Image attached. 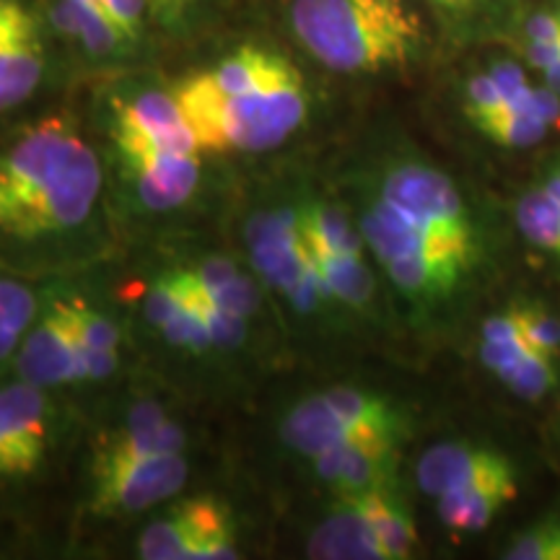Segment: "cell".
<instances>
[{
  "mask_svg": "<svg viewBox=\"0 0 560 560\" xmlns=\"http://www.w3.org/2000/svg\"><path fill=\"white\" fill-rule=\"evenodd\" d=\"M380 195L395 202L402 213H408L423 229L478 247V236H475L465 200H462L457 185L444 172L433 170L429 164H418V161L397 164L384 177Z\"/></svg>",
  "mask_w": 560,
  "mask_h": 560,
  "instance_id": "8992f818",
  "label": "cell"
},
{
  "mask_svg": "<svg viewBox=\"0 0 560 560\" xmlns=\"http://www.w3.org/2000/svg\"><path fill=\"white\" fill-rule=\"evenodd\" d=\"M45 19L60 37L81 42L83 50L96 58L122 52L128 45V37L117 30L102 0H47Z\"/></svg>",
  "mask_w": 560,
  "mask_h": 560,
  "instance_id": "e0dca14e",
  "label": "cell"
},
{
  "mask_svg": "<svg viewBox=\"0 0 560 560\" xmlns=\"http://www.w3.org/2000/svg\"><path fill=\"white\" fill-rule=\"evenodd\" d=\"M478 130L482 136L493 138L495 143L511 145V149H524V145L540 143L545 132H548V122L540 120L537 115H532L527 109H514L506 102L493 117H488Z\"/></svg>",
  "mask_w": 560,
  "mask_h": 560,
  "instance_id": "484cf974",
  "label": "cell"
},
{
  "mask_svg": "<svg viewBox=\"0 0 560 560\" xmlns=\"http://www.w3.org/2000/svg\"><path fill=\"white\" fill-rule=\"evenodd\" d=\"M529 42H560V16L537 13L527 24Z\"/></svg>",
  "mask_w": 560,
  "mask_h": 560,
  "instance_id": "f35d334b",
  "label": "cell"
},
{
  "mask_svg": "<svg viewBox=\"0 0 560 560\" xmlns=\"http://www.w3.org/2000/svg\"><path fill=\"white\" fill-rule=\"evenodd\" d=\"M187 439L177 420H172L156 402H140L132 408L120 431L96 452L94 475L117 470L132 462L161 457V454H182Z\"/></svg>",
  "mask_w": 560,
  "mask_h": 560,
  "instance_id": "7c38bea8",
  "label": "cell"
},
{
  "mask_svg": "<svg viewBox=\"0 0 560 560\" xmlns=\"http://www.w3.org/2000/svg\"><path fill=\"white\" fill-rule=\"evenodd\" d=\"M11 374L42 389L86 382L79 342L73 340L66 319L50 299H42V310L24 335Z\"/></svg>",
  "mask_w": 560,
  "mask_h": 560,
  "instance_id": "9c48e42d",
  "label": "cell"
},
{
  "mask_svg": "<svg viewBox=\"0 0 560 560\" xmlns=\"http://www.w3.org/2000/svg\"><path fill=\"white\" fill-rule=\"evenodd\" d=\"M361 234L382 265L408 260V257H431V260L452 262L462 270H470L475 252H478V247H470V244L454 242L450 236L423 229L382 195L363 213Z\"/></svg>",
  "mask_w": 560,
  "mask_h": 560,
  "instance_id": "52a82bcc",
  "label": "cell"
},
{
  "mask_svg": "<svg viewBox=\"0 0 560 560\" xmlns=\"http://www.w3.org/2000/svg\"><path fill=\"white\" fill-rule=\"evenodd\" d=\"M280 436H283L285 446L293 452L304 454V457H317V454L332 450V446L348 444V441H384L374 439L346 418H340L332 410V405L325 400V395H314L301 400L289 416H285L283 425H280ZM395 444V441H389Z\"/></svg>",
  "mask_w": 560,
  "mask_h": 560,
  "instance_id": "9a60e30c",
  "label": "cell"
},
{
  "mask_svg": "<svg viewBox=\"0 0 560 560\" xmlns=\"http://www.w3.org/2000/svg\"><path fill=\"white\" fill-rule=\"evenodd\" d=\"M102 5L128 42H136L140 30H143L145 11L151 9L149 0H102Z\"/></svg>",
  "mask_w": 560,
  "mask_h": 560,
  "instance_id": "e575fe53",
  "label": "cell"
},
{
  "mask_svg": "<svg viewBox=\"0 0 560 560\" xmlns=\"http://www.w3.org/2000/svg\"><path fill=\"white\" fill-rule=\"evenodd\" d=\"M112 138L117 149L143 145L170 153H202L174 91H140L128 102H117Z\"/></svg>",
  "mask_w": 560,
  "mask_h": 560,
  "instance_id": "30bf717a",
  "label": "cell"
},
{
  "mask_svg": "<svg viewBox=\"0 0 560 560\" xmlns=\"http://www.w3.org/2000/svg\"><path fill=\"white\" fill-rule=\"evenodd\" d=\"M545 81H548V89H552L560 96V60L552 62L550 68H545Z\"/></svg>",
  "mask_w": 560,
  "mask_h": 560,
  "instance_id": "b9f144b4",
  "label": "cell"
},
{
  "mask_svg": "<svg viewBox=\"0 0 560 560\" xmlns=\"http://www.w3.org/2000/svg\"><path fill=\"white\" fill-rule=\"evenodd\" d=\"M348 499H353L363 509V514L369 516L371 527H374L376 537L387 550L389 560L408 558L412 548H416V524H412L410 514L400 503L389 495L387 488L376 490H363V493H350Z\"/></svg>",
  "mask_w": 560,
  "mask_h": 560,
  "instance_id": "ffe728a7",
  "label": "cell"
},
{
  "mask_svg": "<svg viewBox=\"0 0 560 560\" xmlns=\"http://www.w3.org/2000/svg\"><path fill=\"white\" fill-rule=\"evenodd\" d=\"M392 450L395 444L389 441H348L312 457V465L314 472L327 486L338 488L342 495L363 493V490L387 488Z\"/></svg>",
  "mask_w": 560,
  "mask_h": 560,
  "instance_id": "4fadbf2b",
  "label": "cell"
},
{
  "mask_svg": "<svg viewBox=\"0 0 560 560\" xmlns=\"http://www.w3.org/2000/svg\"><path fill=\"white\" fill-rule=\"evenodd\" d=\"M529 109L548 125L560 122V96L552 89H532Z\"/></svg>",
  "mask_w": 560,
  "mask_h": 560,
  "instance_id": "74e56055",
  "label": "cell"
},
{
  "mask_svg": "<svg viewBox=\"0 0 560 560\" xmlns=\"http://www.w3.org/2000/svg\"><path fill=\"white\" fill-rule=\"evenodd\" d=\"M431 3H436L439 9H444V11H465V9H470L475 0H431Z\"/></svg>",
  "mask_w": 560,
  "mask_h": 560,
  "instance_id": "7bdbcfd3",
  "label": "cell"
},
{
  "mask_svg": "<svg viewBox=\"0 0 560 560\" xmlns=\"http://www.w3.org/2000/svg\"><path fill=\"white\" fill-rule=\"evenodd\" d=\"M187 482V459L182 454H161L94 475V514H136L172 499Z\"/></svg>",
  "mask_w": 560,
  "mask_h": 560,
  "instance_id": "ba28073f",
  "label": "cell"
},
{
  "mask_svg": "<svg viewBox=\"0 0 560 560\" xmlns=\"http://www.w3.org/2000/svg\"><path fill=\"white\" fill-rule=\"evenodd\" d=\"M511 470V462L493 450L470 444H439L418 462V486L429 495H444L488 475Z\"/></svg>",
  "mask_w": 560,
  "mask_h": 560,
  "instance_id": "5bb4252c",
  "label": "cell"
},
{
  "mask_svg": "<svg viewBox=\"0 0 560 560\" xmlns=\"http://www.w3.org/2000/svg\"><path fill=\"white\" fill-rule=\"evenodd\" d=\"M190 0H149V5L161 16H177V13L185 9Z\"/></svg>",
  "mask_w": 560,
  "mask_h": 560,
  "instance_id": "60d3db41",
  "label": "cell"
},
{
  "mask_svg": "<svg viewBox=\"0 0 560 560\" xmlns=\"http://www.w3.org/2000/svg\"><path fill=\"white\" fill-rule=\"evenodd\" d=\"M299 221L306 247L312 252L363 257V242L366 240L340 208L327 206V202H310L299 210Z\"/></svg>",
  "mask_w": 560,
  "mask_h": 560,
  "instance_id": "44dd1931",
  "label": "cell"
},
{
  "mask_svg": "<svg viewBox=\"0 0 560 560\" xmlns=\"http://www.w3.org/2000/svg\"><path fill=\"white\" fill-rule=\"evenodd\" d=\"M516 495L514 467L439 495V516L450 529L478 532Z\"/></svg>",
  "mask_w": 560,
  "mask_h": 560,
  "instance_id": "ac0fdd59",
  "label": "cell"
},
{
  "mask_svg": "<svg viewBox=\"0 0 560 560\" xmlns=\"http://www.w3.org/2000/svg\"><path fill=\"white\" fill-rule=\"evenodd\" d=\"M310 257L330 299H338L348 306H366L374 296V276L363 257L325 255V252L312 249Z\"/></svg>",
  "mask_w": 560,
  "mask_h": 560,
  "instance_id": "603a6c76",
  "label": "cell"
},
{
  "mask_svg": "<svg viewBox=\"0 0 560 560\" xmlns=\"http://www.w3.org/2000/svg\"><path fill=\"white\" fill-rule=\"evenodd\" d=\"M465 100H467V115H470L475 128H480L488 117H493L495 112L506 104L499 83L493 81V75L490 73H482V75H475V79H470V83H467Z\"/></svg>",
  "mask_w": 560,
  "mask_h": 560,
  "instance_id": "d6a6232c",
  "label": "cell"
},
{
  "mask_svg": "<svg viewBox=\"0 0 560 560\" xmlns=\"http://www.w3.org/2000/svg\"><path fill=\"white\" fill-rule=\"evenodd\" d=\"M145 560H231L240 556L226 509L210 499L182 501L140 535Z\"/></svg>",
  "mask_w": 560,
  "mask_h": 560,
  "instance_id": "5b68a950",
  "label": "cell"
},
{
  "mask_svg": "<svg viewBox=\"0 0 560 560\" xmlns=\"http://www.w3.org/2000/svg\"><path fill=\"white\" fill-rule=\"evenodd\" d=\"M552 363L556 361H552L550 355L537 353L535 350V353H529L527 359H522L520 363H516L514 369H509L501 380L506 382L509 387L516 392V395L527 397V400H540V397L548 395V392L556 387V382H558Z\"/></svg>",
  "mask_w": 560,
  "mask_h": 560,
  "instance_id": "4316f807",
  "label": "cell"
},
{
  "mask_svg": "<svg viewBox=\"0 0 560 560\" xmlns=\"http://www.w3.org/2000/svg\"><path fill=\"white\" fill-rule=\"evenodd\" d=\"M490 75H493V81L499 83L503 100H506L511 107L532 112L529 109L532 89L527 79H524L520 66H514V62H499V66H493V70H490Z\"/></svg>",
  "mask_w": 560,
  "mask_h": 560,
  "instance_id": "836d02e7",
  "label": "cell"
},
{
  "mask_svg": "<svg viewBox=\"0 0 560 560\" xmlns=\"http://www.w3.org/2000/svg\"><path fill=\"white\" fill-rule=\"evenodd\" d=\"M195 306V304H187ZM206 319L208 335H210V348H236L242 346L244 338H247V319L240 317V314L223 312L219 306H213L210 301L206 304L195 306Z\"/></svg>",
  "mask_w": 560,
  "mask_h": 560,
  "instance_id": "f546056e",
  "label": "cell"
},
{
  "mask_svg": "<svg viewBox=\"0 0 560 560\" xmlns=\"http://www.w3.org/2000/svg\"><path fill=\"white\" fill-rule=\"evenodd\" d=\"M516 312H520L522 332L529 346L556 361L560 355V322L537 304H520Z\"/></svg>",
  "mask_w": 560,
  "mask_h": 560,
  "instance_id": "83f0119b",
  "label": "cell"
},
{
  "mask_svg": "<svg viewBox=\"0 0 560 560\" xmlns=\"http://www.w3.org/2000/svg\"><path fill=\"white\" fill-rule=\"evenodd\" d=\"M120 156L140 202L151 210H172L190 200L200 182V153H170L143 145H120Z\"/></svg>",
  "mask_w": 560,
  "mask_h": 560,
  "instance_id": "8fae6325",
  "label": "cell"
},
{
  "mask_svg": "<svg viewBox=\"0 0 560 560\" xmlns=\"http://www.w3.org/2000/svg\"><path fill=\"white\" fill-rule=\"evenodd\" d=\"M322 395L340 418H346L348 423H353L355 429L369 433V436L384 441H397V436H400L402 420L384 397L353 387H335L322 392Z\"/></svg>",
  "mask_w": 560,
  "mask_h": 560,
  "instance_id": "7402d4cb",
  "label": "cell"
},
{
  "mask_svg": "<svg viewBox=\"0 0 560 560\" xmlns=\"http://www.w3.org/2000/svg\"><path fill=\"white\" fill-rule=\"evenodd\" d=\"M81 366L86 382L107 380L117 369V350H81Z\"/></svg>",
  "mask_w": 560,
  "mask_h": 560,
  "instance_id": "8d00e7d4",
  "label": "cell"
},
{
  "mask_svg": "<svg viewBox=\"0 0 560 560\" xmlns=\"http://www.w3.org/2000/svg\"><path fill=\"white\" fill-rule=\"evenodd\" d=\"M310 558L319 560H389L387 550L371 527L363 509L348 495L342 506L335 509L325 522L314 529L310 540Z\"/></svg>",
  "mask_w": 560,
  "mask_h": 560,
  "instance_id": "2e32d148",
  "label": "cell"
},
{
  "mask_svg": "<svg viewBox=\"0 0 560 560\" xmlns=\"http://www.w3.org/2000/svg\"><path fill=\"white\" fill-rule=\"evenodd\" d=\"M182 310H185V291H182L179 272L177 276L159 278L149 296H145V317H149L151 325L164 327Z\"/></svg>",
  "mask_w": 560,
  "mask_h": 560,
  "instance_id": "4dcf8cb0",
  "label": "cell"
},
{
  "mask_svg": "<svg viewBox=\"0 0 560 560\" xmlns=\"http://www.w3.org/2000/svg\"><path fill=\"white\" fill-rule=\"evenodd\" d=\"M45 26L37 0H0V128L13 122L45 83Z\"/></svg>",
  "mask_w": 560,
  "mask_h": 560,
  "instance_id": "277c9868",
  "label": "cell"
},
{
  "mask_svg": "<svg viewBox=\"0 0 560 560\" xmlns=\"http://www.w3.org/2000/svg\"><path fill=\"white\" fill-rule=\"evenodd\" d=\"M208 299H210V304L219 306V310L231 312V314H240V317H244V319H249L252 314L257 312V304H260V293H257V285L252 283V280L244 276V272L240 278L229 280V283L221 285V289L208 291Z\"/></svg>",
  "mask_w": 560,
  "mask_h": 560,
  "instance_id": "1f68e13d",
  "label": "cell"
},
{
  "mask_svg": "<svg viewBox=\"0 0 560 560\" xmlns=\"http://www.w3.org/2000/svg\"><path fill=\"white\" fill-rule=\"evenodd\" d=\"M527 58L535 68H550L552 62L560 60V42H529Z\"/></svg>",
  "mask_w": 560,
  "mask_h": 560,
  "instance_id": "ab89813d",
  "label": "cell"
},
{
  "mask_svg": "<svg viewBox=\"0 0 560 560\" xmlns=\"http://www.w3.org/2000/svg\"><path fill=\"white\" fill-rule=\"evenodd\" d=\"M291 26L335 73L402 68L423 45V24L405 0H293Z\"/></svg>",
  "mask_w": 560,
  "mask_h": 560,
  "instance_id": "3957f363",
  "label": "cell"
},
{
  "mask_svg": "<svg viewBox=\"0 0 560 560\" xmlns=\"http://www.w3.org/2000/svg\"><path fill=\"white\" fill-rule=\"evenodd\" d=\"M42 296L26 272L0 262V376L11 374L24 335L37 319Z\"/></svg>",
  "mask_w": 560,
  "mask_h": 560,
  "instance_id": "d6986e66",
  "label": "cell"
},
{
  "mask_svg": "<svg viewBox=\"0 0 560 560\" xmlns=\"http://www.w3.org/2000/svg\"><path fill=\"white\" fill-rule=\"evenodd\" d=\"M511 560H560V522H542L503 552Z\"/></svg>",
  "mask_w": 560,
  "mask_h": 560,
  "instance_id": "f1b7e54d",
  "label": "cell"
},
{
  "mask_svg": "<svg viewBox=\"0 0 560 560\" xmlns=\"http://www.w3.org/2000/svg\"><path fill=\"white\" fill-rule=\"evenodd\" d=\"M174 96L202 153L270 151L310 115V96L296 66L255 45L187 75Z\"/></svg>",
  "mask_w": 560,
  "mask_h": 560,
  "instance_id": "7a4b0ae2",
  "label": "cell"
},
{
  "mask_svg": "<svg viewBox=\"0 0 560 560\" xmlns=\"http://www.w3.org/2000/svg\"><path fill=\"white\" fill-rule=\"evenodd\" d=\"M102 195L100 159L68 117L0 128V262L32 276L58 260Z\"/></svg>",
  "mask_w": 560,
  "mask_h": 560,
  "instance_id": "6da1fadb",
  "label": "cell"
},
{
  "mask_svg": "<svg viewBox=\"0 0 560 560\" xmlns=\"http://www.w3.org/2000/svg\"><path fill=\"white\" fill-rule=\"evenodd\" d=\"M516 221L529 242L560 257V200L545 187L524 195L516 206Z\"/></svg>",
  "mask_w": 560,
  "mask_h": 560,
  "instance_id": "d4e9b609",
  "label": "cell"
},
{
  "mask_svg": "<svg viewBox=\"0 0 560 560\" xmlns=\"http://www.w3.org/2000/svg\"><path fill=\"white\" fill-rule=\"evenodd\" d=\"M192 276L200 280L202 289L213 291V289H221V285H226L229 280L240 278L242 270L240 265L234 260H229V257H210V260L200 262L198 268L192 270Z\"/></svg>",
  "mask_w": 560,
  "mask_h": 560,
  "instance_id": "d590c367",
  "label": "cell"
},
{
  "mask_svg": "<svg viewBox=\"0 0 560 560\" xmlns=\"http://www.w3.org/2000/svg\"><path fill=\"white\" fill-rule=\"evenodd\" d=\"M50 301L58 306L81 350H117L120 346V332L107 314L91 310L86 301L73 296H50Z\"/></svg>",
  "mask_w": 560,
  "mask_h": 560,
  "instance_id": "cb8c5ba5",
  "label": "cell"
}]
</instances>
